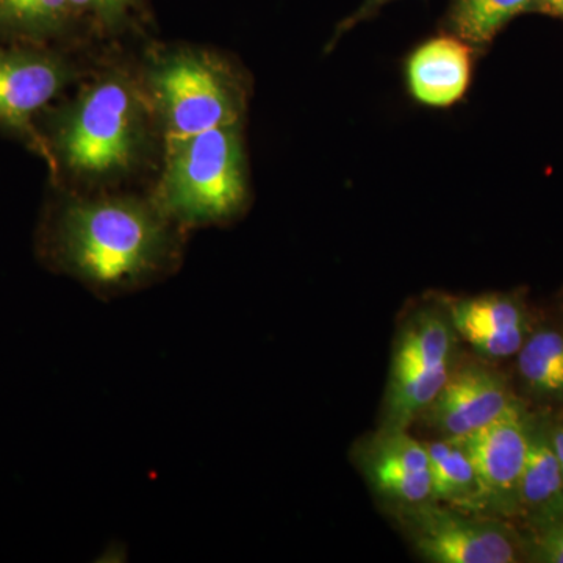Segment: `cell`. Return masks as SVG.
Segmentation results:
<instances>
[{"label":"cell","instance_id":"8992f818","mask_svg":"<svg viewBox=\"0 0 563 563\" xmlns=\"http://www.w3.org/2000/svg\"><path fill=\"white\" fill-rule=\"evenodd\" d=\"M395 520L424 562H529L528 533L506 518L463 512L433 503Z\"/></svg>","mask_w":563,"mask_h":563},{"label":"cell","instance_id":"30bf717a","mask_svg":"<svg viewBox=\"0 0 563 563\" xmlns=\"http://www.w3.org/2000/svg\"><path fill=\"white\" fill-rule=\"evenodd\" d=\"M532 415L520 398L498 420L462 437L479 474L488 512L495 517L518 518Z\"/></svg>","mask_w":563,"mask_h":563},{"label":"cell","instance_id":"44dd1931","mask_svg":"<svg viewBox=\"0 0 563 563\" xmlns=\"http://www.w3.org/2000/svg\"><path fill=\"white\" fill-rule=\"evenodd\" d=\"M551 439H553L554 451L558 454L563 474V410L551 413Z\"/></svg>","mask_w":563,"mask_h":563},{"label":"cell","instance_id":"4fadbf2b","mask_svg":"<svg viewBox=\"0 0 563 563\" xmlns=\"http://www.w3.org/2000/svg\"><path fill=\"white\" fill-rule=\"evenodd\" d=\"M472 77V46L455 36H439L413 52L407 66L410 91L431 107L453 106Z\"/></svg>","mask_w":563,"mask_h":563},{"label":"cell","instance_id":"7c38bea8","mask_svg":"<svg viewBox=\"0 0 563 563\" xmlns=\"http://www.w3.org/2000/svg\"><path fill=\"white\" fill-rule=\"evenodd\" d=\"M562 518L563 474L551 439V412L542 410L532 415L517 520L532 533Z\"/></svg>","mask_w":563,"mask_h":563},{"label":"cell","instance_id":"9c48e42d","mask_svg":"<svg viewBox=\"0 0 563 563\" xmlns=\"http://www.w3.org/2000/svg\"><path fill=\"white\" fill-rule=\"evenodd\" d=\"M520 396L495 363L484 358H459L442 390L420 420L442 439H462L498 420ZM417 421V422H418Z\"/></svg>","mask_w":563,"mask_h":563},{"label":"cell","instance_id":"7a4b0ae2","mask_svg":"<svg viewBox=\"0 0 563 563\" xmlns=\"http://www.w3.org/2000/svg\"><path fill=\"white\" fill-rule=\"evenodd\" d=\"M38 120L52 176L81 188L121 184L146 166L162 140L139 74L118 66L96 74Z\"/></svg>","mask_w":563,"mask_h":563},{"label":"cell","instance_id":"2e32d148","mask_svg":"<svg viewBox=\"0 0 563 563\" xmlns=\"http://www.w3.org/2000/svg\"><path fill=\"white\" fill-rule=\"evenodd\" d=\"M79 24L69 0H0V41L51 44Z\"/></svg>","mask_w":563,"mask_h":563},{"label":"cell","instance_id":"3957f363","mask_svg":"<svg viewBox=\"0 0 563 563\" xmlns=\"http://www.w3.org/2000/svg\"><path fill=\"white\" fill-rule=\"evenodd\" d=\"M154 201L185 232L225 225L247 207L246 155L242 124L172 141Z\"/></svg>","mask_w":563,"mask_h":563},{"label":"cell","instance_id":"d6986e66","mask_svg":"<svg viewBox=\"0 0 563 563\" xmlns=\"http://www.w3.org/2000/svg\"><path fill=\"white\" fill-rule=\"evenodd\" d=\"M529 562L563 563V518L542 531L528 533Z\"/></svg>","mask_w":563,"mask_h":563},{"label":"cell","instance_id":"52a82bcc","mask_svg":"<svg viewBox=\"0 0 563 563\" xmlns=\"http://www.w3.org/2000/svg\"><path fill=\"white\" fill-rule=\"evenodd\" d=\"M79 77V65L51 44L0 41V129L46 158L36 120Z\"/></svg>","mask_w":563,"mask_h":563},{"label":"cell","instance_id":"5bb4252c","mask_svg":"<svg viewBox=\"0 0 563 563\" xmlns=\"http://www.w3.org/2000/svg\"><path fill=\"white\" fill-rule=\"evenodd\" d=\"M424 444L431 463L433 501L463 512L490 515L465 440L437 437Z\"/></svg>","mask_w":563,"mask_h":563},{"label":"cell","instance_id":"ac0fdd59","mask_svg":"<svg viewBox=\"0 0 563 563\" xmlns=\"http://www.w3.org/2000/svg\"><path fill=\"white\" fill-rule=\"evenodd\" d=\"M141 0H69L77 21L87 22L96 31L117 33L131 20Z\"/></svg>","mask_w":563,"mask_h":563},{"label":"cell","instance_id":"9a60e30c","mask_svg":"<svg viewBox=\"0 0 563 563\" xmlns=\"http://www.w3.org/2000/svg\"><path fill=\"white\" fill-rule=\"evenodd\" d=\"M521 387L543 410H563V331L554 325H533L518 351Z\"/></svg>","mask_w":563,"mask_h":563},{"label":"cell","instance_id":"ffe728a7","mask_svg":"<svg viewBox=\"0 0 563 563\" xmlns=\"http://www.w3.org/2000/svg\"><path fill=\"white\" fill-rule=\"evenodd\" d=\"M390 2H393V0H363L361 9L355 11L352 16L347 18L346 22H344L342 25V29H340V32L351 31L355 24H358V22L368 20V18L374 16L377 11Z\"/></svg>","mask_w":563,"mask_h":563},{"label":"cell","instance_id":"7402d4cb","mask_svg":"<svg viewBox=\"0 0 563 563\" xmlns=\"http://www.w3.org/2000/svg\"><path fill=\"white\" fill-rule=\"evenodd\" d=\"M537 11L563 18V0H540L539 10Z\"/></svg>","mask_w":563,"mask_h":563},{"label":"cell","instance_id":"5b68a950","mask_svg":"<svg viewBox=\"0 0 563 563\" xmlns=\"http://www.w3.org/2000/svg\"><path fill=\"white\" fill-rule=\"evenodd\" d=\"M446 301L415 307L396 331L379 428L410 431L461 358Z\"/></svg>","mask_w":563,"mask_h":563},{"label":"cell","instance_id":"e0dca14e","mask_svg":"<svg viewBox=\"0 0 563 563\" xmlns=\"http://www.w3.org/2000/svg\"><path fill=\"white\" fill-rule=\"evenodd\" d=\"M540 0H453L448 27L468 46H487L518 14L539 10Z\"/></svg>","mask_w":563,"mask_h":563},{"label":"cell","instance_id":"603a6c76","mask_svg":"<svg viewBox=\"0 0 563 563\" xmlns=\"http://www.w3.org/2000/svg\"><path fill=\"white\" fill-rule=\"evenodd\" d=\"M559 309H561L562 318H563V295L561 298V303H559Z\"/></svg>","mask_w":563,"mask_h":563},{"label":"cell","instance_id":"ba28073f","mask_svg":"<svg viewBox=\"0 0 563 563\" xmlns=\"http://www.w3.org/2000/svg\"><path fill=\"white\" fill-rule=\"evenodd\" d=\"M352 459L376 501L393 518L435 503L428 450L410 431L379 428L355 444Z\"/></svg>","mask_w":563,"mask_h":563},{"label":"cell","instance_id":"6da1fadb","mask_svg":"<svg viewBox=\"0 0 563 563\" xmlns=\"http://www.w3.org/2000/svg\"><path fill=\"white\" fill-rule=\"evenodd\" d=\"M187 232L154 198L63 190L44 210L36 254L103 301L135 295L180 268Z\"/></svg>","mask_w":563,"mask_h":563},{"label":"cell","instance_id":"8fae6325","mask_svg":"<svg viewBox=\"0 0 563 563\" xmlns=\"http://www.w3.org/2000/svg\"><path fill=\"white\" fill-rule=\"evenodd\" d=\"M444 301L461 342L468 343L477 357L487 362L515 357L533 328L528 303L518 292Z\"/></svg>","mask_w":563,"mask_h":563},{"label":"cell","instance_id":"277c9868","mask_svg":"<svg viewBox=\"0 0 563 563\" xmlns=\"http://www.w3.org/2000/svg\"><path fill=\"white\" fill-rule=\"evenodd\" d=\"M139 77L163 144L243 122L246 81L214 52L161 47L147 55Z\"/></svg>","mask_w":563,"mask_h":563}]
</instances>
